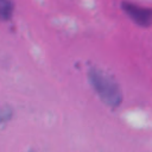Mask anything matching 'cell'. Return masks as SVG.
<instances>
[{
	"mask_svg": "<svg viewBox=\"0 0 152 152\" xmlns=\"http://www.w3.org/2000/svg\"><path fill=\"white\" fill-rule=\"evenodd\" d=\"M88 81L106 106L110 108L120 107L122 102V90L113 76L99 68L91 66L88 70Z\"/></svg>",
	"mask_w": 152,
	"mask_h": 152,
	"instance_id": "6da1fadb",
	"label": "cell"
},
{
	"mask_svg": "<svg viewBox=\"0 0 152 152\" xmlns=\"http://www.w3.org/2000/svg\"><path fill=\"white\" fill-rule=\"evenodd\" d=\"M14 12V4L8 0H0V21H8Z\"/></svg>",
	"mask_w": 152,
	"mask_h": 152,
	"instance_id": "3957f363",
	"label": "cell"
},
{
	"mask_svg": "<svg viewBox=\"0 0 152 152\" xmlns=\"http://www.w3.org/2000/svg\"><path fill=\"white\" fill-rule=\"evenodd\" d=\"M121 10L140 27H150L152 25V7H145L133 2L124 1L120 4Z\"/></svg>",
	"mask_w": 152,
	"mask_h": 152,
	"instance_id": "7a4b0ae2",
	"label": "cell"
},
{
	"mask_svg": "<svg viewBox=\"0 0 152 152\" xmlns=\"http://www.w3.org/2000/svg\"><path fill=\"white\" fill-rule=\"evenodd\" d=\"M13 118V108L8 104H0V125L7 124Z\"/></svg>",
	"mask_w": 152,
	"mask_h": 152,
	"instance_id": "277c9868",
	"label": "cell"
}]
</instances>
